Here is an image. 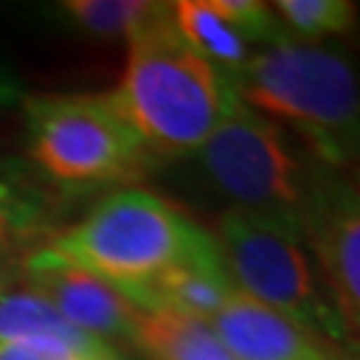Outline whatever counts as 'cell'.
Listing matches in <instances>:
<instances>
[{
    "label": "cell",
    "mask_w": 360,
    "mask_h": 360,
    "mask_svg": "<svg viewBox=\"0 0 360 360\" xmlns=\"http://www.w3.org/2000/svg\"><path fill=\"white\" fill-rule=\"evenodd\" d=\"M232 83L251 110L294 131L318 163L360 171V70L347 51L288 40L251 53Z\"/></svg>",
    "instance_id": "obj_1"
},
{
    "label": "cell",
    "mask_w": 360,
    "mask_h": 360,
    "mask_svg": "<svg viewBox=\"0 0 360 360\" xmlns=\"http://www.w3.org/2000/svg\"><path fill=\"white\" fill-rule=\"evenodd\" d=\"M110 99L158 160L195 155L240 102L230 77L181 40L174 11L129 40Z\"/></svg>",
    "instance_id": "obj_2"
},
{
    "label": "cell",
    "mask_w": 360,
    "mask_h": 360,
    "mask_svg": "<svg viewBox=\"0 0 360 360\" xmlns=\"http://www.w3.org/2000/svg\"><path fill=\"white\" fill-rule=\"evenodd\" d=\"M46 245L102 278L126 302L179 264L221 257L211 232L142 187L112 190L77 224L53 232Z\"/></svg>",
    "instance_id": "obj_3"
},
{
    "label": "cell",
    "mask_w": 360,
    "mask_h": 360,
    "mask_svg": "<svg viewBox=\"0 0 360 360\" xmlns=\"http://www.w3.org/2000/svg\"><path fill=\"white\" fill-rule=\"evenodd\" d=\"M22 110L27 163L65 200L123 190L158 163L110 94H40L27 96Z\"/></svg>",
    "instance_id": "obj_4"
},
{
    "label": "cell",
    "mask_w": 360,
    "mask_h": 360,
    "mask_svg": "<svg viewBox=\"0 0 360 360\" xmlns=\"http://www.w3.org/2000/svg\"><path fill=\"white\" fill-rule=\"evenodd\" d=\"M208 184L243 211L304 240L315 158L270 117L240 102L195 153Z\"/></svg>",
    "instance_id": "obj_5"
},
{
    "label": "cell",
    "mask_w": 360,
    "mask_h": 360,
    "mask_svg": "<svg viewBox=\"0 0 360 360\" xmlns=\"http://www.w3.org/2000/svg\"><path fill=\"white\" fill-rule=\"evenodd\" d=\"M302 243L304 240L243 211L230 208L219 219V254L240 294L275 309L326 345H352L347 323Z\"/></svg>",
    "instance_id": "obj_6"
},
{
    "label": "cell",
    "mask_w": 360,
    "mask_h": 360,
    "mask_svg": "<svg viewBox=\"0 0 360 360\" xmlns=\"http://www.w3.org/2000/svg\"><path fill=\"white\" fill-rule=\"evenodd\" d=\"M304 243L349 334L360 336V171L312 163Z\"/></svg>",
    "instance_id": "obj_7"
},
{
    "label": "cell",
    "mask_w": 360,
    "mask_h": 360,
    "mask_svg": "<svg viewBox=\"0 0 360 360\" xmlns=\"http://www.w3.org/2000/svg\"><path fill=\"white\" fill-rule=\"evenodd\" d=\"M22 281L46 296L77 331L102 339L107 345L134 342L139 309L102 278L70 264L46 243L27 254Z\"/></svg>",
    "instance_id": "obj_8"
},
{
    "label": "cell",
    "mask_w": 360,
    "mask_h": 360,
    "mask_svg": "<svg viewBox=\"0 0 360 360\" xmlns=\"http://www.w3.org/2000/svg\"><path fill=\"white\" fill-rule=\"evenodd\" d=\"M211 328L238 360H342L318 336L240 291L224 302Z\"/></svg>",
    "instance_id": "obj_9"
},
{
    "label": "cell",
    "mask_w": 360,
    "mask_h": 360,
    "mask_svg": "<svg viewBox=\"0 0 360 360\" xmlns=\"http://www.w3.org/2000/svg\"><path fill=\"white\" fill-rule=\"evenodd\" d=\"M65 198L22 158H0V238L40 245L53 238Z\"/></svg>",
    "instance_id": "obj_10"
},
{
    "label": "cell",
    "mask_w": 360,
    "mask_h": 360,
    "mask_svg": "<svg viewBox=\"0 0 360 360\" xmlns=\"http://www.w3.org/2000/svg\"><path fill=\"white\" fill-rule=\"evenodd\" d=\"M235 291L238 288L224 270V262L217 257L187 262L163 272L142 288L131 304L139 312H176L211 323Z\"/></svg>",
    "instance_id": "obj_11"
},
{
    "label": "cell",
    "mask_w": 360,
    "mask_h": 360,
    "mask_svg": "<svg viewBox=\"0 0 360 360\" xmlns=\"http://www.w3.org/2000/svg\"><path fill=\"white\" fill-rule=\"evenodd\" d=\"M0 342L53 345L70 352H94L107 345L70 326L51 302L25 281H19L0 296Z\"/></svg>",
    "instance_id": "obj_12"
},
{
    "label": "cell",
    "mask_w": 360,
    "mask_h": 360,
    "mask_svg": "<svg viewBox=\"0 0 360 360\" xmlns=\"http://www.w3.org/2000/svg\"><path fill=\"white\" fill-rule=\"evenodd\" d=\"M131 345L150 360H238L211 323L176 312H139Z\"/></svg>",
    "instance_id": "obj_13"
},
{
    "label": "cell",
    "mask_w": 360,
    "mask_h": 360,
    "mask_svg": "<svg viewBox=\"0 0 360 360\" xmlns=\"http://www.w3.org/2000/svg\"><path fill=\"white\" fill-rule=\"evenodd\" d=\"M174 27L195 53H200L230 80L243 70L254 53L248 43L219 16L211 0L174 3Z\"/></svg>",
    "instance_id": "obj_14"
},
{
    "label": "cell",
    "mask_w": 360,
    "mask_h": 360,
    "mask_svg": "<svg viewBox=\"0 0 360 360\" xmlns=\"http://www.w3.org/2000/svg\"><path fill=\"white\" fill-rule=\"evenodd\" d=\"M174 3L155 0H65L56 3V13L70 25L94 38H131L166 22Z\"/></svg>",
    "instance_id": "obj_15"
},
{
    "label": "cell",
    "mask_w": 360,
    "mask_h": 360,
    "mask_svg": "<svg viewBox=\"0 0 360 360\" xmlns=\"http://www.w3.org/2000/svg\"><path fill=\"white\" fill-rule=\"evenodd\" d=\"M270 6L288 38L299 43L352 35L360 22V6L352 0H278Z\"/></svg>",
    "instance_id": "obj_16"
},
{
    "label": "cell",
    "mask_w": 360,
    "mask_h": 360,
    "mask_svg": "<svg viewBox=\"0 0 360 360\" xmlns=\"http://www.w3.org/2000/svg\"><path fill=\"white\" fill-rule=\"evenodd\" d=\"M211 6L227 25L251 46L257 43L262 49L288 43V32L283 30L281 19L275 16L270 3L259 0H211Z\"/></svg>",
    "instance_id": "obj_17"
},
{
    "label": "cell",
    "mask_w": 360,
    "mask_h": 360,
    "mask_svg": "<svg viewBox=\"0 0 360 360\" xmlns=\"http://www.w3.org/2000/svg\"><path fill=\"white\" fill-rule=\"evenodd\" d=\"M107 347V345H104ZM96 352V349H94ZM89 352H70L53 345H27V342H0V360H77Z\"/></svg>",
    "instance_id": "obj_18"
},
{
    "label": "cell",
    "mask_w": 360,
    "mask_h": 360,
    "mask_svg": "<svg viewBox=\"0 0 360 360\" xmlns=\"http://www.w3.org/2000/svg\"><path fill=\"white\" fill-rule=\"evenodd\" d=\"M32 248H38V245L19 243V240H3L0 238V296L22 281L25 259Z\"/></svg>",
    "instance_id": "obj_19"
},
{
    "label": "cell",
    "mask_w": 360,
    "mask_h": 360,
    "mask_svg": "<svg viewBox=\"0 0 360 360\" xmlns=\"http://www.w3.org/2000/svg\"><path fill=\"white\" fill-rule=\"evenodd\" d=\"M27 99L25 86L19 83V77L8 72L6 67H0V110L8 107H22V102Z\"/></svg>",
    "instance_id": "obj_20"
}]
</instances>
